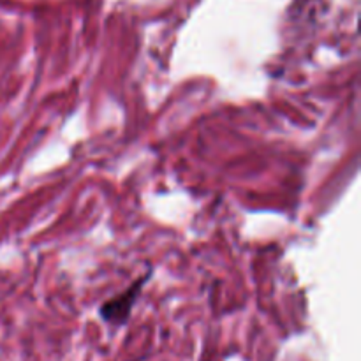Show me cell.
<instances>
[{"label":"cell","instance_id":"1","mask_svg":"<svg viewBox=\"0 0 361 361\" xmlns=\"http://www.w3.org/2000/svg\"><path fill=\"white\" fill-rule=\"evenodd\" d=\"M148 277L150 275H145V277L137 279L129 289H126L118 296L102 303L101 309H99V316L102 317V321L111 324V326H122V324H126L130 312H133V307L136 303L137 296H140L141 289L148 282Z\"/></svg>","mask_w":361,"mask_h":361}]
</instances>
